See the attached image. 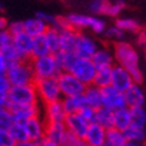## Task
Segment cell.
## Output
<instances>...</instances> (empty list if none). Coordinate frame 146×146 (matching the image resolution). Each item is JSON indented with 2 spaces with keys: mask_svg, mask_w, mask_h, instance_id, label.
Here are the masks:
<instances>
[{
  "mask_svg": "<svg viewBox=\"0 0 146 146\" xmlns=\"http://www.w3.org/2000/svg\"><path fill=\"white\" fill-rule=\"evenodd\" d=\"M135 40H137V44L139 47H145L146 46V28H139L137 32H135Z\"/></svg>",
  "mask_w": 146,
  "mask_h": 146,
  "instance_id": "obj_47",
  "label": "cell"
},
{
  "mask_svg": "<svg viewBox=\"0 0 146 146\" xmlns=\"http://www.w3.org/2000/svg\"><path fill=\"white\" fill-rule=\"evenodd\" d=\"M111 83V66L107 67H97L95 75H94L93 84L99 89L106 87Z\"/></svg>",
  "mask_w": 146,
  "mask_h": 146,
  "instance_id": "obj_27",
  "label": "cell"
},
{
  "mask_svg": "<svg viewBox=\"0 0 146 146\" xmlns=\"http://www.w3.org/2000/svg\"><path fill=\"white\" fill-rule=\"evenodd\" d=\"M56 79L60 93H62V98L82 95L83 91L86 90V84L83 82H80L70 71H60L56 75Z\"/></svg>",
  "mask_w": 146,
  "mask_h": 146,
  "instance_id": "obj_7",
  "label": "cell"
},
{
  "mask_svg": "<svg viewBox=\"0 0 146 146\" xmlns=\"http://www.w3.org/2000/svg\"><path fill=\"white\" fill-rule=\"evenodd\" d=\"M95 71H97V67L94 66V63L91 62V59L78 56L76 60L74 62V64H72V67H71L70 72L74 74V75H75L80 82H83L86 86H89V84H93Z\"/></svg>",
  "mask_w": 146,
  "mask_h": 146,
  "instance_id": "obj_8",
  "label": "cell"
},
{
  "mask_svg": "<svg viewBox=\"0 0 146 146\" xmlns=\"http://www.w3.org/2000/svg\"><path fill=\"white\" fill-rule=\"evenodd\" d=\"M30 63H31L35 80L42 79V78L56 76L60 72L54 54H47V55H42V56L31 58Z\"/></svg>",
  "mask_w": 146,
  "mask_h": 146,
  "instance_id": "obj_5",
  "label": "cell"
},
{
  "mask_svg": "<svg viewBox=\"0 0 146 146\" xmlns=\"http://www.w3.org/2000/svg\"><path fill=\"white\" fill-rule=\"evenodd\" d=\"M55 55V59H56L58 67L60 71H70L74 62L76 60V55L74 51H58Z\"/></svg>",
  "mask_w": 146,
  "mask_h": 146,
  "instance_id": "obj_25",
  "label": "cell"
},
{
  "mask_svg": "<svg viewBox=\"0 0 146 146\" xmlns=\"http://www.w3.org/2000/svg\"><path fill=\"white\" fill-rule=\"evenodd\" d=\"M98 47H99V43L89 34H84V32L76 34L75 48H74V52L76 56L90 59L93 56V54L98 50Z\"/></svg>",
  "mask_w": 146,
  "mask_h": 146,
  "instance_id": "obj_9",
  "label": "cell"
},
{
  "mask_svg": "<svg viewBox=\"0 0 146 146\" xmlns=\"http://www.w3.org/2000/svg\"><path fill=\"white\" fill-rule=\"evenodd\" d=\"M12 123H13L12 111L9 110L8 107H1L0 109V129L8 130Z\"/></svg>",
  "mask_w": 146,
  "mask_h": 146,
  "instance_id": "obj_41",
  "label": "cell"
},
{
  "mask_svg": "<svg viewBox=\"0 0 146 146\" xmlns=\"http://www.w3.org/2000/svg\"><path fill=\"white\" fill-rule=\"evenodd\" d=\"M91 62L94 63L95 67H107L114 64V55H113V50L109 47H98V50L93 54V56L90 58Z\"/></svg>",
  "mask_w": 146,
  "mask_h": 146,
  "instance_id": "obj_18",
  "label": "cell"
},
{
  "mask_svg": "<svg viewBox=\"0 0 146 146\" xmlns=\"http://www.w3.org/2000/svg\"><path fill=\"white\" fill-rule=\"evenodd\" d=\"M126 106L127 107H137L145 106L146 103V94L142 89L141 83H133L123 93Z\"/></svg>",
  "mask_w": 146,
  "mask_h": 146,
  "instance_id": "obj_14",
  "label": "cell"
},
{
  "mask_svg": "<svg viewBox=\"0 0 146 146\" xmlns=\"http://www.w3.org/2000/svg\"><path fill=\"white\" fill-rule=\"evenodd\" d=\"M103 34L106 36V39L113 40V42H119V40H123V38H125V32L117 24L106 27V30H105Z\"/></svg>",
  "mask_w": 146,
  "mask_h": 146,
  "instance_id": "obj_39",
  "label": "cell"
},
{
  "mask_svg": "<svg viewBox=\"0 0 146 146\" xmlns=\"http://www.w3.org/2000/svg\"><path fill=\"white\" fill-rule=\"evenodd\" d=\"M102 106H106L111 110H117L121 107H126V101H125V95L122 91L117 90L113 87L111 84L102 87Z\"/></svg>",
  "mask_w": 146,
  "mask_h": 146,
  "instance_id": "obj_10",
  "label": "cell"
},
{
  "mask_svg": "<svg viewBox=\"0 0 146 146\" xmlns=\"http://www.w3.org/2000/svg\"><path fill=\"white\" fill-rule=\"evenodd\" d=\"M123 135H125V139H126V141L143 142L146 138V127L130 125L129 127H126L123 130Z\"/></svg>",
  "mask_w": 146,
  "mask_h": 146,
  "instance_id": "obj_29",
  "label": "cell"
},
{
  "mask_svg": "<svg viewBox=\"0 0 146 146\" xmlns=\"http://www.w3.org/2000/svg\"><path fill=\"white\" fill-rule=\"evenodd\" d=\"M12 44L19 51L23 59H31V50H32V36L28 35L26 31L20 32L13 36Z\"/></svg>",
  "mask_w": 146,
  "mask_h": 146,
  "instance_id": "obj_17",
  "label": "cell"
},
{
  "mask_svg": "<svg viewBox=\"0 0 146 146\" xmlns=\"http://www.w3.org/2000/svg\"><path fill=\"white\" fill-rule=\"evenodd\" d=\"M13 146H39V142L32 141V139H26L22 142H16Z\"/></svg>",
  "mask_w": 146,
  "mask_h": 146,
  "instance_id": "obj_51",
  "label": "cell"
},
{
  "mask_svg": "<svg viewBox=\"0 0 146 146\" xmlns=\"http://www.w3.org/2000/svg\"><path fill=\"white\" fill-rule=\"evenodd\" d=\"M36 16L39 19H42L44 23H47V26L51 27L55 23L56 20V16H52V15H50V13H46V12H38L36 13Z\"/></svg>",
  "mask_w": 146,
  "mask_h": 146,
  "instance_id": "obj_48",
  "label": "cell"
},
{
  "mask_svg": "<svg viewBox=\"0 0 146 146\" xmlns=\"http://www.w3.org/2000/svg\"><path fill=\"white\" fill-rule=\"evenodd\" d=\"M118 146H145L143 142H133V141H125Z\"/></svg>",
  "mask_w": 146,
  "mask_h": 146,
  "instance_id": "obj_52",
  "label": "cell"
},
{
  "mask_svg": "<svg viewBox=\"0 0 146 146\" xmlns=\"http://www.w3.org/2000/svg\"><path fill=\"white\" fill-rule=\"evenodd\" d=\"M62 146H86V142L82 137H78L75 134L67 131L66 135L63 137V139L60 141Z\"/></svg>",
  "mask_w": 146,
  "mask_h": 146,
  "instance_id": "obj_40",
  "label": "cell"
},
{
  "mask_svg": "<svg viewBox=\"0 0 146 146\" xmlns=\"http://www.w3.org/2000/svg\"><path fill=\"white\" fill-rule=\"evenodd\" d=\"M15 141L12 139L11 134L5 129H0V146H13Z\"/></svg>",
  "mask_w": 146,
  "mask_h": 146,
  "instance_id": "obj_44",
  "label": "cell"
},
{
  "mask_svg": "<svg viewBox=\"0 0 146 146\" xmlns=\"http://www.w3.org/2000/svg\"><path fill=\"white\" fill-rule=\"evenodd\" d=\"M9 87H11V83H9L7 75L0 74V109L5 107L7 105V95H8Z\"/></svg>",
  "mask_w": 146,
  "mask_h": 146,
  "instance_id": "obj_37",
  "label": "cell"
},
{
  "mask_svg": "<svg viewBox=\"0 0 146 146\" xmlns=\"http://www.w3.org/2000/svg\"><path fill=\"white\" fill-rule=\"evenodd\" d=\"M38 103H39V98H38L35 84H20V86H11L9 87L5 107L12 110L15 107L38 105Z\"/></svg>",
  "mask_w": 146,
  "mask_h": 146,
  "instance_id": "obj_1",
  "label": "cell"
},
{
  "mask_svg": "<svg viewBox=\"0 0 146 146\" xmlns=\"http://www.w3.org/2000/svg\"><path fill=\"white\" fill-rule=\"evenodd\" d=\"M0 51L3 52L5 60H7V63H8V66L9 64H12V63H15V62H19V60H26V59H23L22 58V55L19 54V51L15 48V46L13 44L5 46V47H3V48H0Z\"/></svg>",
  "mask_w": 146,
  "mask_h": 146,
  "instance_id": "obj_36",
  "label": "cell"
},
{
  "mask_svg": "<svg viewBox=\"0 0 146 146\" xmlns=\"http://www.w3.org/2000/svg\"><path fill=\"white\" fill-rule=\"evenodd\" d=\"M5 75L8 78L11 86H20V84H30L35 82V76L32 72V67L30 59L19 60L9 64L5 70Z\"/></svg>",
  "mask_w": 146,
  "mask_h": 146,
  "instance_id": "obj_4",
  "label": "cell"
},
{
  "mask_svg": "<svg viewBox=\"0 0 146 146\" xmlns=\"http://www.w3.org/2000/svg\"><path fill=\"white\" fill-rule=\"evenodd\" d=\"M67 113L63 107L62 99L44 103V119L46 122H64Z\"/></svg>",
  "mask_w": 146,
  "mask_h": 146,
  "instance_id": "obj_16",
  "label": "cell"
},
{
  "mask_svg": "<svg viewBox=\"0 0 146 146\" xmlns=\"http://www.w3.org/2000/svg\"><path fill=\"white\" fill-rule=\"evenodd\" d=\"M12 117L15 122H22L26 123L28 119H31L32 117L39 115L40 110L38 105H28V106H20L12 109Z\"/></svg>",
  "mask_w": 146,
  "mask_h": 146,
  "instance_id": "obj_20",
  "label": "cell"
},
{
  "mask_svg": "<svg viewBox=\"0 0 146 146\" xmlns=\"http://www.w3.org/2000/svg\"><path fill=\"white\" fill-rule=\"evenodd\" d=\"M115 24L119 27L121 30L126 34V32H130V34H135V32L141 28V24L138 20L133 18H118Z\"/></svg>",
  "mask_w": 146,
  "mask_h": 146,
  "instance_id": "obj_33",
  "label": "cell"
},
{
  "mask_svg": "<svg viewBox=\"0 0 146 146\" xmlns=\"http://www.w3.org/2000/svg\"><path fill=\"white\" fill-rule=\"evenodd\" d=\"M26 130L28 134V139L39 142L44 138L46 131V119L40 118V115H35L26 122Z\"/></svg>",
  "mask_w": 146,
  "mask_h": 146,
  "instance_id": "obj_15",
  "label": "cell"
},
{
  "mask_svg": "<svg viewBox=\"0 0 146 146\" xmlns=\"http://www.w3.org/2000/svg\"><path fill=\"white\" fill-rule=\"evenodd\" d=\"M143 143H145V146H146V138H145V141H143Z\"/></svg>",
  "mask_w": 146,
  "mask_h": 146,
  "instance_id": "obj_56",
  "label": "cell"
},
{
  "mask_svg": "<svg viewBox=\"0 0 146 146\" xmlns=\"http://www.w3.org/2000/svg\"><path fill=\"white\" fill-rule=\"evenodd\" d=\"M7 27H8V20L3 16H0V31H3V30H7Z\"/></svg>",
  "mask_w": 146,
  "mask_h": 146,
  "instance_id": "obj_53",
  "label": "cell"
},
{
  "mask_svg": "<svg viewBox=\"0 0 146 146\" xmlns=\"http://www.w3.org/2000/svg\"><path fill=\"white\" fill-rule=\"evenodd\" d=\"M145 127H146V122H145Z\"/></svg>",
  "mask_w": 146,
  "mask_h": 146,
  "instance_id": "obj_58",
  "label": "cell"
},
{
  "mask_svg": "<svg viewBox=\"0 0 146 146\" xmlns=\"http://www.w3.org/2000/svg\"><path fill=\"white\" fill-rule=\"evenodd\" d=\"M63 107L67 114L71 113H78L82 107L86 105L83 99V95H75V97H64L62 99Z\"/></svg>",
  "mask_w": 146,
  "mask_h": 146,
  "instance_id": "obj_30",
  "label": "cell"
},
{
  "mask_svg": "<svg viewBox=\"0 0 146 146\" xmlns=\"http://www.w3.org/2000/svg\"><path fill=\"white\" fill-rule=\"evenodd\" d=\"M131 125L130 119V109L127 106L113 110V127H117L123 131L126 127Z\"/></svg>",
  "mask_w": 146,
  "mask_h": 146,
  "instance_id": "obj_22",
  "label": "cell"
},
{
  "mask_svg": "<svg viewBox=\"0 0 146 146\" xmlns=\"http://www.w3.org/2000/svg\"><path fill=\"white\" fill-rule=\"evenodd\" d=\"M130 109V119H131V125L135 126H143L145 127L146 122V109L143 106H137V107H129Z\"/></svg>",
  "mask_w": 146,
  "mask_h": 146,
  "instance_id": "obj_35",
  "label": "cell"
},
{
  "mask_svg": "<svg viewBox=\"0 0 146 146\" xmlns=\"http://www.w3.org/2000/svg\"><path fill=\"white\" fill-rule=\"evenodd\" d=\"M8 131H9V134H11L12 139L15 141V143H16V142H22V141L28 139L26 125L22 123V122H15V121H13V123L9 126Z\"/></svg>",
  "mask_w": 146,
  "mask_h": 146,
  "instance_id": "obj_32",
  "label": "cell"
},
{
  "mask_svg": "<svg viewBox=\"0 0 146 146\" xmlns=\"http://www.w3.org/2000/svg\"><path fill=\"white\" fill-rule=\"evenodd\" d=\"M78 32L71 28H63L59 31V51H74Z\"/></svg>",
  "mask_w": 146,
  "mask_h": 146,
  "instance_id": "obj_19",
  "label": "cell"
},
{
  "mask_svg": "<svg viewBox=\"0 0 146 146\" xmlns=\"http://www.w3.org/2000/svg\"><path fill=\"white\" fill-rule=\"evenodd\" d=\"M50 52L48 43L46 40L44 34L32 38V50H31V58L35 56H42V55H47Z\"/></svg>",
  "mask_w": 146,
  "mask_h": 146,
  "instance_id": "obj_26",
  "label": "cell"
},
{
  "mask_svg": "<svg viewBox=\"0 0 146 146\" xmlns=\"http://www.w3.org/2000/svg\"><path fill=\"white\" fill-rule=\"evenodd\" d=\"M123 131L117 127H109L106 129V141L103 146H118L122 142H125Z\"/></svg>",
  "mask_w": 146,
  "mask_h": 146,
  "instance_id": "obj_31",
  "label": "cell"
},
{
  "mask_svg": "<svg viewBox=\"0 0 146 146\" xmlns=\"http://www.w3.org/2000/svg\"><path fill=\"white\" fill-rule=\"evenodd\" d=\"M23 23H24V31H26L28 35H31L32 38L44 34L46 30L48 28L47 23H44L42 19L38 18V16L31 18V19H27L26 22H23Z\"/></svg>",
  "mask_w": 146,
  "mask_h": 146,
  "instance_id": "obj_24",
  "label": "cell"
},
{
  "mask_svg": "<svg viewBox=\"0 0 146 146\" xmlns=\"http://www.w3.org/2000/svg\"><path fill=\"white\" fill-rule=\"evenodd\" d=\"M7 67H8V63H7V60H5L3 52L0 51V74H5Z\"/></svg>",
  "mask_w": 146,
  "mask_h": 146,
  "instance_id": "obj_50",
  "label": "cell"
},
{
  "mask_svg": "<svg viewBox=\"0 0 146 146\" xmlns=\"http://www.w3.org/2000/svg\"><path fill=\"white\" fill-rule=\"evenodd\" d=\"M39 146H62L60 142L52 141V139H48V138H43L42 141H39Z\"/></svg>",
  "mask_w": 146,
  "mask_h": 146,
  "instance_id": "obj_49",
  "label": "cell"
},
{
  "mask_svg": "<svg viewBox=\"0 0 146 146\" xmlns=\"http://www.w3.org/2000/svg\"><path fill=\"white\" fill-rule=\"evenodd\" d=\"M94 122L99 123L105 129L113 127V110L106 106H101L95 110V118Z\"/></svg>",
  "mask_w": 146,
  "mask_h": 146,
  "instance_id": "obj_28",
  "label": "cell"
},
{
  "mask_svg": "<svg viewBox=\"0 0 146 146\" xmlns=\"http://www.w3.org/2000/svg\"><path fill=\"white\" fill-rule=\"evenodd\" d=\"M44 36L47 43H48L50 52L56 54L59 51V31L55 30L54 27H48L44 32Z\"/></svg>",
  "mask_w": 146,
  "mask_h": 146,
  "instance_id": "obj_34",
  "label": "cell"
},
{
  "mask_svg": "<svg viewBox=\"0 0 146 146\" xmlns=\"http://www.w3.org/2000/svg\"><path fill=\"white\" fill-rule=\"evenodd\" d=\"M86 145L91 146H103L106 141V129L97 122H90L83 137Z\"/></svg>",
  "mask_w": 146,
  "mask_h": 146,
  "instance_id": "obj_12",
  "label": "cell"
},
{
  "mask_svg": "<svg viewBox=\"0 0 146 146\" xmlns=\"http://www.w3.org/2000/svg\"><path fill=\"white\" fill-rule=\"evenodd\" d=\"M82 95H83L86 105H89L94 109H98V107L102 106V93L101 89L97 87V86H94V84L86 86V90L83 91Z\"/></svg>",
  "mask_w": 146,
  "mask_h": 146,
  "instance_id": "obj_23",
  "label": "cell"
},
{
  "mask_svg": "<svg viewBox=\"0 0 146 146\" xmlns=\"http://www.w3.org/2000/svg\"><path fill=\"white\" fill-rule=\"evenodd\" d=\"M86 146H91V145H86Z\"/></svg>",
  "mask_w": 146,
  "mask_h": 146,
  "instance_id": "obj_57",
  "label": "cell"
},
{
  "mask_svg": "<svg viewBox=\"0 0 146 146\" xmlns=\"http://www.w3.org/2000/svg\"><path fill=\"white\" fill-rule=\"evenodd\" d=\"M113 55H114V62L127 68V71L139 67V52L129 42L125 40L114 42Z\"/></svg>",
  "mask_w": 146,
  "mask_h": 146,
  "instance_id": "obj_2",
  "label": "cell"
},
{
  "mask_svg": "<svg viewBox=\"0 0 146 146\" xmlns=\"http://www.w3.org/2000/svg\"><path fill=\"white\" fill-rule=\"evenodd\" d=\"M95 110H97V109H94V107L89 106V105H84L78 113L80 114L82 118H84V119L90 123V122H94V118H95Z\"/></svg>",
  "mask_w": 146,
  "mask_h": 146,
  "instance_id": "obj_43",
  "label": "cell"
},
{
  "mask_svg": "<svg viewBox=\"0 0 146 146\" xmlns=\"http://www.w3.org/2000/svg\"><path fill=\"white\" fill-rule=\"evenodd\" d=\"M3 9V5H1V1H0V11Z\"/></svg>",
  "mask_w": 146,
  "mask_h": 146,
  "instance_id": "obj_55",
  "label": "cell"
},
{
  "mask_svg": "<svg viewBox=\"0 0 146 146\" xmlns=\"http://www.w3.org/2000/svg\"><path fill=\"white\" fill-rule=\"evenodd\" d=\"M7 30L9 31L11 35L15 36V35H18V34H20V32L24 31V23L19 22V20H16V22H11V23H8Z\"/></svg>",
  "mask_w": 146,
  "mask_h": 146,
  "instance_id": "obj_45",
  "label": "cell"
},
{
  "mask_svg": "<svg viewBox=\"0 0 146 146\" xmlns=\"http://www.w3.org/2000/svg\"><path fill=\"white\" fill-rule=\"evenodd\" d=\"M64 125L67 127V131L75 134L78 137H84L86 130L89 127V122L80 117L79 113H71L67 114L66 119H64Z\"/></svg>",
  "mask_w": 146,
  "mask_h": 146,
  "instance_id": "obj_13",
  "label": "cell"
},
{
  "mask_svg": "<svg viewBox=\"0 0 146 146\" xmlns=\"http://www.w3.org/2000/svg\"><path fill=\"white\" fill-rule=\"evenodd\" d=\"M133 78L130 75V72L127 71V68H125L121 64L114 63L111 66V86L115 87L117 90H119L122 93H125L126 90L133 84Z\"/></svg>",
  "mask_w": 146,
  "mask_h": 146,
  "instance_id": "obj_11",
  "label": "cell"
},
{
  "mask_svg": "<svg viewBox=\"0 0 146 146\" xmlns=\"http://www.w3.org/2000/svg\"><path fill=\"white\" fill-rule=\"evenodd\" d=\"M126 4H125L122 0H117V1H113V3H109V7H107V12L106 15L109 16H118L122 11L125 9Z\"/></svg>",
  "mask_w": 146,
  "mask_h": 146,
  "instance_id": "obj_42",
  "label": "cell"
},
{
  "mask_svg": "<svg viewBox=\"0 0 146 146\" xmlns=\"http://www.w3.org/2000/svg\"><path fill=\"white\" fill-rule=\"evenodd\" d=\"M143 56H145V60H146V46L143 47Z\"/></svg>",
  "mask_w": 146,
  "mask_h": 146,
  "instance_id": "obj_54",
  "label": "cell"
},
{
  "mask_svg": "<svg viewBox=\"0 0 146 146\" xmlns=\"http://www.w3.org/2000/svg\"><path fill=\"white\" fill-rule=\"evenodd\" d=\"M109 3V0H91L89 3L90 12H93L94 15H106Z\"/></svg>",
  "mask_w": 146,
  "mask_h": 146,
  "instance_id": "obj_38",
  "label": "cell"
},
{
  "mask_svg": "<svg viewBox=\"0 0 146 146\" xmlns=\"http://www.w3.org/2000/svg\"><path fill=\"white\" fill-rule=\"evenodd\" d=\"M34 84L36 87L39 102H42V103H50V102L62 99V93H60V89H59L56 76L36 79L34 82Z\"/></svg>",
  "mask_w": 146,
  "mask_h": 146,
  "instance_id": "obj_6",
  "label": "cell"
},
{
  "mask_svg": "<svg viewBox=\"0 0 146 146\" xmlns=\"http://www.w3.org/2000/svg\"><path fill=\"white\" fill-rule=\"evenodd\" d=\"M67 133V127L64 122H46L44 138L52 139V141L60 142Z\"/></svg>",
  "mask_w": 146,
  "mask_h": 146,
  "instance_id": "obj_21",
  "label": "cell"
},
{
  "mask_svg": "<svg viewBox=\"0 0 146 146\" xmlns=\"http://www.w3.org/2000/svg\"><path fill=\"white\" fill-rule=\"evenodd\" d=\"M12 40H13V36L9 34L8 30L0 31V48H3L5 46L12 44Z\"/></svg>",
  "mask_w": 146,
  "mask_h": 146,
  "instance_id": "obj_46",
  "label": "cell"
},
{
  "mask_svg": "<svg viewBox=\"0 0 146 146\" xmlns=\"http://www.w3.org/2000/svg\"><path fill=\"white\" fill-rule=\"evenodd\" d=\"M67 24L74 28L75 31L78 30H91L94 34L101 35L106 30V22L98 16H91V15H84V13H68L64 16Z\"/></svg>",
  "mask_w": 146,
  "mask_h": 146,
  "instance_id": "obj_3",
  "label": "cell"
}]
</instances>
